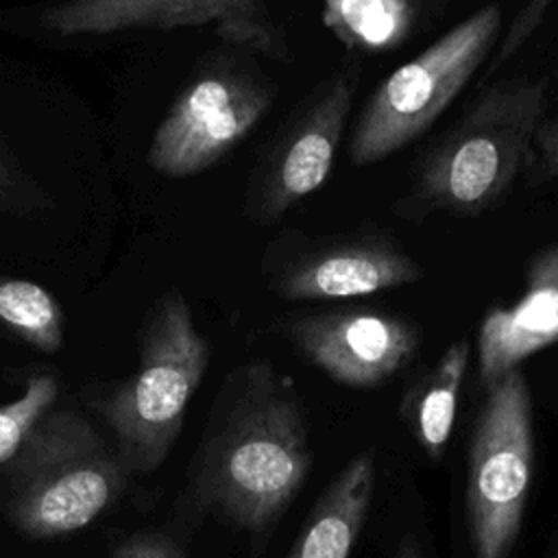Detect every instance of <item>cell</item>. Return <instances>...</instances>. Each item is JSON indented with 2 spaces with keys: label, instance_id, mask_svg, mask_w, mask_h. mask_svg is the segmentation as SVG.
<instances>
[{
  "label": "cell",
  "instance_id": "16",
  "mask_svg": "<svg viewBox=\"0 0 558 558\" xmlns=\"http://www.w3.org/2000/svg\"><path fill=\"white\" fill-rule=\"evenodd\" d=\"M0 327L41 353L63 347V310L44 286L0 275Z\"/></svg>",
  "mask_w": 558,
  "mask_h": 558
},
{
  "label": "cell",
  "instance_id": "6",
  "mask_svg": "<svg viewBox=\"0 0 558 558\" xmlns=\"http://www.w3.org/2000/svg\"><path fill=\"white\" fill-rule=\"evenodd\" d=\"M532 466V395L517 368L486 388L471 438L466 514L475 558L512 556L527 506Z\"/></svg>",
  "mask_w": 558,
  "mask_h": 558
},
{
  "label": "cell",
  "instance_id": "14",
  "mask_svg": "<svg viewBox=\"0 0 558 558\" xmlns=\"http://www.w3.org/2000/svg\"><path fill=\"white\" fill-rule=\"evenodd\" d=\"M469 357L471 347L466 340L449 344L405 399L414 436L421 449L434 460H438L449 445Z\"/></svg>",
  "mask_w": 558,
  "mask_h": 558
},
{
  "label": "cell",
  "instance_id": "13",
  "mask_svg": "<svg viewBox=\"0 0 558 558\" xmlns=\"http://www.w3.org/2000/svg\"><path fill=\"white\" fill-rule=\"evenodd\" d=\"M375 490L371 453L351 458L312 508L286 558H349L364 527Z\"/></svg>",
  "mask_w": 558,
  "mask_h": 558
},
{
  "label": "cell",
  "instance_id": "17",
  "mask_svg": "<svg viewBox=\"0 0 558 558\" xmlns=\"http://www.w3.org/2000/svg\"><path fill=\"white\" fill-rule=\"evenodd\" d=\"M59 384L52 375H33L20 397L0 405V469L15 456L28 429L54 408Z\"/></svg>",
  "mask_w": 558,
  "mask_h": 558
},
{
  "label": "cell",
  "instance_id": "8",
  "mask_svg": "<svg viewBox=\"0 0 558 558\" xmlns=\"http://www.w3.org/2000/svg\"><path fill=\"white\" fill-rule=\"evenodd\" d=\"M214 24L231 44L279 54L264 0H61L41 13L57 37H102L126 31H168Z\"/></svg>",
  "mask_w": 558,
  "mask_h": 558
},
{
  "label": "cell",
  "instance_id": "4",
  "mask_svg": "<svg viewBox=\"0 0 558 558\" xmlns=\"http://www.w3.org/2000/svg\"><path fill=\"white\" fill-rule=\"evenodd\" d=\"M543 111V83H510L486 94L425 161L421 196L456 211L497 203L523 166Z\"/></svg>",
  "mask_w": 558,
  "mask_h": 558
},
{
  "label": "cell",
  "instance_id": "10",
  "mask_svg": "<svg viewBox=\"0 0 558 558\" xmlns=\"http://www.w3.org/2000/svg\"><path fill=\"white\" fill-rule=\"evenodd\" d=\"M351 102L353 81L338 76L320 89L307 111L281 135L257 183V216L277 220L325 183Z\"/></svg>",
  "mask_w": 558,
  "mask_h": 558
},
{
  "label": "cell",
  "instance_id": "15",
  "mask_svg": "<svg viewBox=\"0 0 558 558\" xmlns=\"http://www.w3.org/2000/svg\"><path fill=\"white\" fill-rule=\"evenodd\" d=\"M412 0H325L323 24L349 48H397L412 28Z\"/></svg>",
  "mask_w": 558,
  "mask_h": 558
},
{
  "label": "cell",
  "instance_id": "11",
  "mask_svg": "<svg viewBox=\"0 0 558 558\" xmlns=\"http://www.w3.org/2000/svg\"><path fill=\"white\" fill-rule=\"evenodd\" d=\"M558 342V244L527 266L523 292L508 307L486 312L477 331V368L484 388L517 371L523 360Z\"/></svg>",
  "mask_w": 558,
  "mask_h": 558
},
{
  "label": "cell",
  "instance_id": "1",
  "mask_svg": "<svg viewBox=\"0 0 558 558\" xmlns=\"http://www.w3.org/2000/svg\"><path fill=\"white\" fill-rule=\"evenodd\" d=\"M312 471L310 425L292 384L266 360L233 368L187 473L192 506L235 530L266 532Z\"/></svg>",
  "mask_w": 558,
  "mask_h": 558
},
{
  "label": "cell",
  "instance_id": "5",
  "mask_svg": "<svg viewBox=\"0 0 558 558\" xmlns=\"http://www.w3.org/2000/svg\"><path fill=\"white\" fill-rule=\"evenodd\" d=\"M499 26V7L486 4L395 70L362 109L349 144L351 161H379L425 133L482 65Z\"/></svg>",
  "mask_w": 558,
  "mask_h": 558
},
{
  "label": "cell",
  "instance_id": "2",
  "mask_svg": "<svg viewBox=\"0 0 558 558\" xmlns=\"http://www.w3.org/2000/svg\"><path fill=\"white\" fill-rule=\"evenodd\" d=\"M209 355V340L198 331L185 296L163 292L144 316L135 371L96 403L131 477L155 473L170 456Z\"/></svg>",
  "mask_w": 558,
  "mask_h": 558
},
{
  "label": "cell",
  "instance_id": "3",
  "mask_svg": "<svg viewBox=\"0 0 558 558\" xmlns=\"http://www.w3.org/2000/svg\"><path fill=\"white\" fill-rule=\"evenodd\" d=\"M4 469V512L28 538L74 534L102 517L129 486L113 442L89 418L50 408Z\"/></svg>",
  "mask_w": 558,
  "mask_h": 558
},
{
  "label": "cell",
  "instance_id": "18",
  "mask_svg": "<svg viewBox=\"0 0 558 558\" xmlns=\"http://www.w3.org/2000/svg\"><path fill=\"white\" fill-rule=\"evenodd\" d=\"M111 558H187L166 534L155 530L131 532L111 545Z\"/></svg>",
  "mask_w": 558,
  "mask_h": 558
},
{
  "label": "cell",
  "instance_id": "9",
  "mask_svg": "<svg viewBox=\"0 0 558 558\" xmlns=\"http://www.w3.org/2000/svg\"><path fill=\"white\" fill-rule=\"evenodd\" d=\"M288 333L314 366L349 388L381 386L414 357L418 347L412 323L366 310L301 316Z\"/></svg>",
  "mask_w": 558,
  "mask_h": 558
},
{
  "label": "cell",
  "instance_id": "12",
  "mask_svg": "<svg viewBox=\"0 0 558 558\" xmlns=\"http://www.w3.org/2000/svg\"><path fill=\"white\" fill-rule=\"evenodd\" d=\"M421 266L388 242H347L294 264L281 279L286 299H347L412 283Z\"/></svg>",
  "mask_w": 558,
  "mask_h": 558
},
{
  "label": "cell",
  "instance_id": "21",
  "mask_svg": "<svg viewBox=\"0 0 558 558\" xmlns=\"http://www.w3.org/2000/svg\"><path fill=\"white\" fill-rule=\"evenodd\" d=\"M392 558H423V549H421L418 538H416L414 534H405V536L399 541V545H397Z\"/></svg>",
  "mask_w": 558,
  "mask_h": 558
},
{
  "label": "cell",
  "instance_id": "20",
  "mask_svg": "<svg viewBox=\"0 0 558 558\" xmlns=\"http://www.w3.org/2000/svg\"><path fill=\"white\" fill-rule=\"evenodd\" d=\"M17 172L13 170V163L9 161V157L0 150V214L4 209H9L11 201L15 198L17 192Z\"/></svg>",
  "mask_w": 558,
  "mask_h": 558
},
{
  "label": "cell",
  "instance_id": "19",
  "mask_svg": "<svg viewBox=\"0 0 558 558\" xmlns=\"http://www.w3.org/2000/svg\"><path fill=\"white\" fill-rule=\"evenodd\" d=\"M538 174L541 179L558 177V116L538 129Z\"/></svg>",
  "mask_w": 558,
  "mask_h": 558
},
{
  "label": "cell",
  "instance_id": "7",
  "mask_svg": "<svg viewBox=\"0 0 558 558\" xmlns=\"http://www.w3.org/2000/svg\"><path fill=\"white\" fill-rule=\"evenodd\" d=\"M270 102L268 85L244 70L220 65L198 74L157 124L150 168L170 179L211 168L253 131Z\"/></svg>",
  "mask_w": 558,
  "mask_h": 558
}]
</instances>
